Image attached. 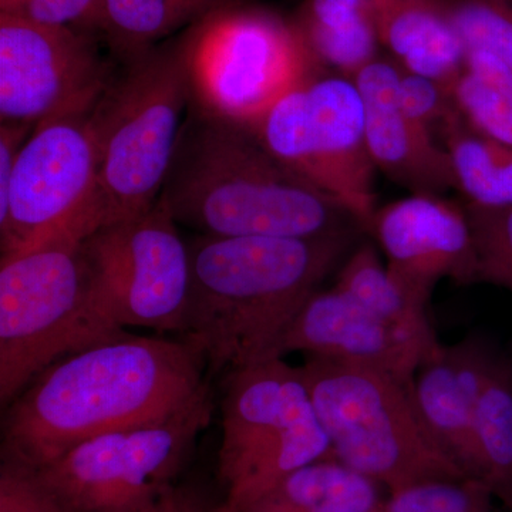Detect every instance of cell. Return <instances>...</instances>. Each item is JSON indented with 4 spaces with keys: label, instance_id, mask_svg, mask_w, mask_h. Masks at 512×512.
<instances>
[{
    "label": "cell",
    "instance_id": "cell-23",
    "mask_svg": "<svg viewBox=\"0 0 512 512\" xmlns=\"http://www.w3.org/2000/svg\"><path fill=\"white\" fill-rule=\"evenodd\" d=\"M335 288L389 325L420 335H436L427 312L429 302L394 278L369 242L352 249L346 256Z\"/></svg>",
    "mask_w": 512,
    "mask_h": 512
},
{
    "label": "cell",
    "instance_id": "cell-17",
    "mask_svg": "<svg viewBox=\"0 0 512 512\" xmlns=\"http://www.w3.org/2000/svg\"><path fill=\"white\" fill-rule=\"evenodd\" d=\"M497 352L487 339L474 333L456 345L439 343L413 379L414 399L431 436L468 478L480 481L477 406Z\"/></svg>",
    "mask_w": 512,
    "mask_h": 512
},
{
    "label": "cell",
    "instance_id": "cell-20",
    "mask_svg": "<svg viewBox=\"0 0 512 512\" xmlns=\"http://www.w3.org/2000/svg\"><path fill=\"white\" fill-rule=\"evenodd\" d=\"M380 485L336 458L293 471L241 512H376Z\"/></svg>",
    "mask_w": 512,
    "mask_h": 512
},
{
    "label": "cell",
    "instance_id": "cell-16",
    "mask_svg": "<svg viewBox=\"0 0 512 512\" xmlns=\"http://www.w3.org/2000/svg\"><path fill=\"white\" fill-rule=\"evenodd\" d=\"M400 66L377 56L353 76L365 107L367 150L376 170L413 194L456 190L446 148L404 114L397 100Z\"/></svg>",
    "mask_w": 512,
    "mask_h": 512
},
{
    "label": "cell",
    "instance_id": "cell-3",
    "mask_svg": "<svg viewBox=\"0 0 512 512\" xmlns=\"http://www.w3.org/2000/svg\"><path fill=\"white\" fill-rule=\"evenodd\" d=\"M161 197L208 237L309 238L363 231L339 202L275 160L247 128L190 107Z\"/></svg>",
    "mask_w": 512,
    "mask_h": 512
},
{
    "label": "cell",
    "instance_id": "cell-28",
    "mask_svg": "<svg viewBox=\"0 0 512 512\" xmlns=\"http://www.w3.org/2000/svg\"><path fill=\"white\" fill-rule=\"evenodd\" d=\"M477 259V284L485 282L512 293V205L485 208L464 204Z\"/></svg>",
    "mask_w": 512,
    "mask_h": 512
},
{
    "label": "cell",
    "instance_id": "cell-24",
    "mask_svg": "<svg viewBox=\"0 0 512 512\" xmlns=\"http://www.w3.org/2000/svg\"><path fill=\"white\" fill-rule=\"evenodd\" d=\"M481 481L512 512V362L495 353L485 376L476 417Z\"/></svg>",
    "mask_w": 512,
    "mask_h": 512
},
{
    "label": "cell",
    "instance_id": "cell-19",
    "mask_svg": "<svg viewBox=\"0 0 512 512\" xmlns=\"http://www.w3.org/2000/svg\"><path fill=\"white\" fill-rule=\"evenodd\" d=\"M291 20L323 70L353 79L379 56L370 0H303Z\"/></svg>",
    "mask_w": 512,
    "mask_h": 512
},
{
    "label": "cell",
    "instance_id": "cell-30",
    "mask_svg": "<svg viewBox=\"0 0 512 512\" xmlns=\"http://www.w3.org/2000/svg\"><path fill=\"white\" fill-rule=\"evenodd\" d=\"M397 100L409 119L433 133L457 113L450 87L400 67Z\"/></svg>",
    "mask_w": 512,
    "mask_h": 512
},
{
    "label": "cell",
    "instance_id": "cell-21",
    "mask_svg": "<svg viewBox=\"0 0 512 512\" xmlns=\"http://www.w3.org/2000/svg\"><path fill=\"white\" fill-rule=\"evenodd\" d=\"M235 0H104L100 37L123 63Z\"/></svg>",
    "mask_w": 512,
    "mask_h": 512
},
{
    "label": "cell",
    "instance_id": "cell-14",
    "mask_svg": "<svg viewBox=\"0 0 512 512\" xmlns=\"http://www.w3.org/2000/svg\"><path fill=\"white\" fill-rule=\"evenodd\" d=\"M369 231L390 274L424 301L430 302L441 279L477 284L476 248L464 205L413 194L377 208Z\"/></svg>",
    "mask_w": 512,
    "mask_h": 512
},
{
    "label": "cell",
    "instance_id": "cell-4",
    "mask_svg": "<svg viewBox=\"0 0 512 512\" xmlns=\"http://www.w3.org/2000/svg\"><path fill=\"white\" fill-rule=\"evenodd\" d=\"M124 66L92 111L99 170L90 235L156 204L191 107L183 33Z\"/></svg>",
    "mask_w": 512,
    "mask_h": 512
},
{
    "label": "cell",
    "instance_id": "cell-5",
    "mask_svg": "<svg viewBox=\"0 0 512 512\" xmlns=\"http://www.w3.org/2000/svg\"><path fill=\"white\" fill-rule=\"evenodd\" d=\"M301 373L332 457L360 476L389 493L467 477L431 436L413 380L315 356H306Z\"/></svg>",
    "mask_w": 512,
    "mask_h": 512
},
{
    "label": "cell",
    "instance_id": "cell-13",
    "mask_svg": "<svg viewBox=\"0 0 512 512\" xmlns=\"http://www.w3.org/2000/svg\"><path fill=\"white\" fill-rule=\"evenodd\" d=\"M97 37L0 15V123L92 110L116 77Z\"/></svg>",
    "mask_w": 512,
    "mask_h": 512
},
{
    "label": "cell",
    "instance_id": "cell-22",
    "mask_svg": "<svg viewBox=\"0 0 512 512\" xmlns=\"http://www.w3.org/2000/svg\"><path fill=\"white\" fill-rule=\"evenodd\" d=\"M456 190L466 204L485 208L512 205V148L478 133L461 117H450L443 128Z\"/></svg>",
    "mask_w": 512,
    "mask_h": 512
},
{
    "label": "cell",
    "instance_id": "cell-6",
    "mask_svg": "<svg viewBox=\"0 0 512 512\" xmlns=\"http://www.w3.org/2000/svg\"><path fill=\"white\" fill-rule=\"evenodd\" d=\"M101 312L82 242L60 239L0 259V404L64 357L124 335Z\"/></svg>",
    "mask_w": 512,
    "mask_h": 512
},
{
    "label": "cell",
    "instance_id": "cell-12",
    "mask_svg": "<svg viewBox=\"0 0 512 512\" xmlns=\"http://www.w3.org/2000/svg\"><path fill=\"white\" fill-rule=\"evenodd\" d=\"M93 109L43 121L23 144L0 205L2 256L89 237L99 170Z\"/></svg>",
    "mask_w": 512,
    "mask_h": 512
},
{
    "label": "cell",
    "instance_id": "cell-18",
    "mask_svg": "<svg viewBox=\"0 0 512 512\" xmlns=\"http://www.w3.org/2000/svg\"><path fill=\"white\" fill-rule=\"evenodd\" d=\"M380 46L407 72L453 87L467 47L439 0H370Z\"/></svg>",
    "mask_w": 512,
    "mask_h": 512
},
{
    "label": "cell",
    "instance_id": "cell-9",
    "mask_svg": "<svg viewBox=\"0 0 512 512\" xmlns=\"http://www.w3.org/2000/svg\"><path fill=\"white\" fill-rule=\"evenodd\" d=\"M244 128L275 160L339 202L369 231L377 210L376 167L355 80L319 70Z\"/></svg>",
    "mask_w": 512,
    "mask_h": 512
},
{
    "label": "cell",
    "instance_id": "cell-26",
    "mask_svg": "<svg viewBox=\"0 0 512 512\" xmlns=\"http://www.w3.org/2000/svg\"><path fill=\"white\" fill-rule=\"evenodd\" d=\"M467 52H485L512 70V0H439Z\"/></svg>",
    "mask_w": 512,
    "mask_h": 512
},
{
    "label": "cell",
    "instance_id": "cell-33",
    "mask_svg": "<svg viewBox=\"0 0 512 512\" xmlns=\"http://www.w3.org/2000/svg\"><path fill=\"white\" fill-rule=\"evenodd\" d=\"M376 512H383L382 510H380V507L377 508Z\"/></svg>",
    "mask_w": 512,
    "mask_h": 512
},
{
    "label": "cell",
    "instance_id": "cell-1",
    "mask_svg": "<svg viewBox=\"0 0 512 512\" xmlns=\"http://www.w3.org/2000/svg\"><path fill=\"white\" fill-rule=\"evenodd\" d=\"M207 376L188 339L126 332L80 350L3 410L2 460L39 470L93 437L170 419L210 393Z\"/></svg>",
    "mask_w": 512,
    "mask_h": 512
},
{
    "label": "cell",
    "instance_id": "cell-10",
    "mask_svg": "<svg viewBox=\"0 0 512 512\" xmlns=\"http://www.w3.org/2000/svg\"><path fill=\"white\" fill-rule=\"evenodd\" d=\"M211 414L208 393L170 419L83 441L37 477L69 512L138 510L175 484Z\"/></svg>",
    "mask_w": 512,
    "mask_h": 512
},
{
    "label": "cell",
    "instance_id": "cell-27",
    "mask_svg": "<svg viewBox=\"0 0 512 512\" xmlns=\"http://www.w3.org/2000/svg\"><path fill=\"white\" fill-rule=\"evenodd\" d=\"M494 495L476 478L424 481L383 498V512H494Z\"/></svg>",
    "mask_w": 512,
    "mask_h": 512
},
{
    "label": "cell",
    "instance_id": "cell-7",
    "mask_svg": "<svg viewBox=\"0 0 512 512\" xmlns=\"http://www.w3.org/2000/svg\"><path fill=\"white\" fill-rule=\"evenodd\" d=\"M225 376L217 512H241L293 471L332 457V447L301 367L274 357Z\"/></svg>",
    "mask_w": 512,
    "mask_h": 512
},
{
    "label": "cell",
    "instance_id": "cell-11",
    "mask_svg": "<svg viewBox=\"0 0 512 512\" xmlns=\"http://www.w3.org/2000/svg\"><path fill=\"white\" fill-rule=\"evenodd\" d=\"M82 248L94 296L111 323L184 335L190 244L161 195L144 214L97 229Z\"/></svg>",
    "mask_w": 512,
    "mask_h": 512
},
{
    "label": "cell",
    "instance_id": "cell-32",
    "mask_svg": "<svg viewBox=\"0 0 512 512\" xmlns=\"http://www.w3.org/2000/svg\"><path fill=\"white\" fill-rule=\"evenodd\" d=\"M218 505L195 485L175 483L156 500L131 512H217Z\"/></svg>",
    "mask_w": 512,
    "mask_h": 512
},
{
    "label": "cell",
    "instance_id": "cell-31",
    "mask_svg": "<svg viewBox=\"0 0 512 512\" xmlns=\"http://www.w3.org/2000/svg\"><path fill=\"white\" fill-rule=\"evenodd\" d=\"M0 512H69L43 485L33 468L2 460Z\"/></svg>",
    "mask_w": 512,
    "mask_h": 512
},
{
    "label": "cell",
    "instance_id": "cell-29",
    "mask_svg": "<svg viewBox=\"0 0 512 512\" xmlns=\"http://www.w3.org/2000/svg\"><path fill=\"white\" fill-rule=\"evenodd\" d=\"M104 0H0V15L100 36Z\"/></svg>",
    "mask_w": 512,
    "mask_h": 512
},
{
    "label": "cell",
    "instance_id": "cell-2",
    "mask_svg": "<svg viewBox=\"0 0 512 512\" xmlns=\"http://www.w3.org/2000/svg\"><path fill=\"white\" fill-rule=\"evenodd\" d=\"M357 234L194 239L184 336L200 349L208 377L279 357L289 326Z\"/></svg>",
    "mask_w": 512,
    "mask_h": 512
},
{
    "label": "cell",
    "instance_id": "cell-25",
    "mask_svg": "<svg viewBox=\"0 0 512 512\" xmlns=\"http://www.w3.org/2000/svg\"><path fill=\"white\" fill-rule=\"evenodd\" d=\"M451 94L468 126L512 148L511 69L488 53L468 52Z\"/></svg>",
    "mask_w": 512,
    "mask_h": 512
},
{
    "label": "cell",
    "instance_id": "cell-8",
    "mask_svg": "<svg viewBox=\"0 0 512 512\" xmlns=\"http://www.w3.org/2000/svg\"><path fill=\"white\" fill-rule=\"evenodd\" d=\"M191 107L248 127L313 73V59L291 19L235 0L183 32Z\"/></svg>",
    "mask_w": 512,
    "mask_h": 512
},
{
    "label": "cell",
    "instance_id": "cell-15",
    "mask_svg": "<svg viewBox=\"0 0 512 512\" xmlns=\"http://www.w3.org/2000/svg\"><path fill=\"white\" fill-rule=\"evenodd\" d=\"M439 343L437 335H420L383 322L333 286L305 303L282 339L279 357L302 352L413 380Z\"/></svg>",
    "mask_w": 512,
    "mask_h": 512
}]
</instances>
